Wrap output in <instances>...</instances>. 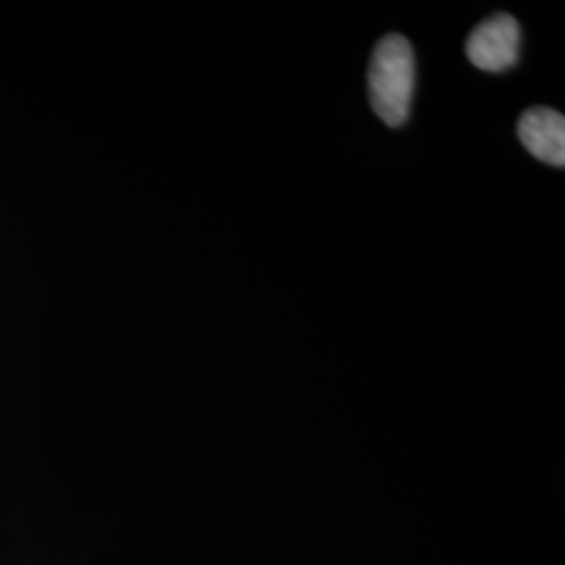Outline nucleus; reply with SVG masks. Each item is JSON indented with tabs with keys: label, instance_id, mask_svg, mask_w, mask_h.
Masks as SVG:
<instances>
[{
	"label": "nucleus",
	"instance_id": "f257e3e1",
	"mask_svg": "<svg viewBox=\"0 0 565 565\" xmlns=\"http://www.w3.org/2000/svg\"><path fill=\"white\" fill-rule=\"evenodd\" d=\"M415 93V53L401 34L377 42L369 63V99L382 120L398 128L408 120Z\"/></svg>",
	"mask_w": 565,
	"mask_h": 565
},
{
	"label": "nucleus",
	"instance_id": "f03ea898",
	"mask_svg": "<svg viewBox=\"0 0 565 565\" xmlns=\"http://www.w3.org/2000/svg\"><path fill=\"white\" fill-rule=\"evenodd\" d=\"M467 60L478 70L501 74L518 65L522 51V30L515 18L499 13L482 21L465 44Z\"/></svg>",
	"mask_w": 565,
	"mask_h": 565
},
{
	"label": "nucleus",
	"instance_id": "7ed1b4c3",
	"mask_svg": "<svg viewBox=\"0 0 565 565\" xmlns=\"http://www.w3.org/2000/svg\"><path fill=\"white\" fill-rule=\"evenodd\" d=\"M518 135L525 149L541 162L564 168L565 118L551 107H530L518 121Z\"/></svg>",
	"mask_w": 565,
	"mask_h": 565
}]
</instances>
